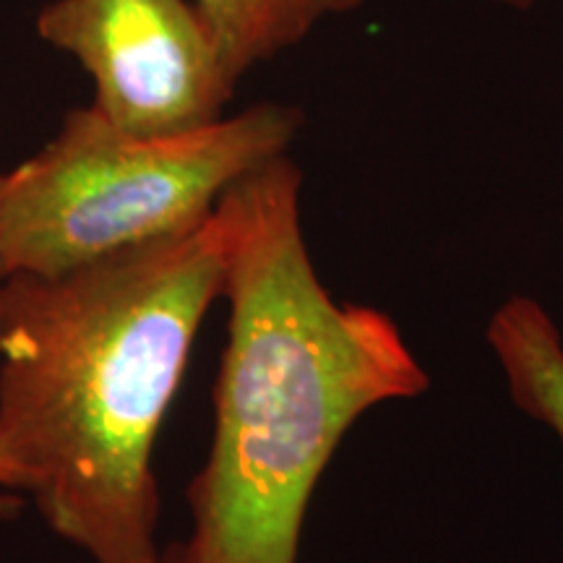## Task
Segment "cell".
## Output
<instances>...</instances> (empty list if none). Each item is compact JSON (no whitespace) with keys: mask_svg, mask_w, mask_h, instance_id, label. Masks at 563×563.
Returning a JSON list of instances; mask_svg holds the SVG:
<instances>
[{"mask_svg":"<svg viewBox=\"0 0 563 563\" xmlns=\"http://www.w3.org/2000/svg\"><path fill=\"white\" fill-rule=\"evenodd\" d=\"M222 287L217 209L81 269L0 279V454L91 563L159 559L154 443Z\"/></svg>","mask_w":563,"mask_h":563,"instance_id":"cell-1","label":"cell"},{"mask_svg":"<svg viewBox=\"0 0 563 563\" xmlns=\"http://www.w3.org/2000/svg\"><path fill=\"white\" fill-rule=\"evenodd\" d=\"M228 344L214 435L188 488L186 563H298L308 506L344 433L431 378L389 316L323 287L300 224V170L266 162L217 203Z\"/></svg>","mask_w":563,"mask_h":563,"instance_id":"cell-2","label":"cell"},{"mask_svg":"<svg viewBox=\"0 0 563 563\" xmlns=\"http://www.w3.org/2000/svg\"><path fill=\"white\" fill-rule=\"evenodd\" d=\"M302 123L256 104L178 136H133L76 108L37 154L0 175V279L74 272L201 224L238 180L282 157Z\"/></svg>","mask_w":563,"mask_h":563,"instance_id":"cell-3","label":"cell"},{"mask_svg":"<svg viewBox=\"0 0 563 563\" xmlns=\"http://www.w3.org/2000/svg\"><path fill=\"white\" fill-rule=\"evenodd\" d=\"M37 34L81 63L91 108L133 136L207 129L235 95V74L188 0H53Z\"/></svg>","mask_w":563,"mask_h":563,"instance_id":"cell-4","label":"cell"},{"mask_svg":"<svg viewBox=\"0 0 563 563\" xmlns=\"http://www.w3.org/2000/svg\"><path fill=\"white\" fill-rule=\"evenodd\" d=\"M488 344L514 405L563 443V340L545 308L525 295L509 298L493 313Z\"/></svg>","mask_w":563,"mask_h":563,"instance_id":"cell-5","label":"cell"},{"mask_svg":"<svg viewBox=\"0 0 563 563\" xmlns=\"http://www.w3.org/2000/svg\"><path fill=\"white\" fill-rule=\"evenodd\" d=\"M363 0H196L224 63L241 81L258 63L298 45L323 16Z\"/></svg>","mask_w":563,"mask_h":563,"instance_id":"cell-6","label":"cell"},{"mask_svg":"<svg viewBox=\"0 0 563 563\" xmlns=\"http://www.w3.org/2000/svg\"><path fill=\"white\" fill-rule=\"evenodd\" d=\"M13 490L16 488H13L11 467H9V462L3 460V454H0V522H3V519L16 517V514L21 511V506H24V501H21Z\"/></svg>","mask_w":563,"mask_h":563,"instance_id":"cell-7","label":"cell"},{"mask_svg":"<svg viewBox=\"0 0 563 563\" xmlns=\"http://www.w3.org/2000/svg\"><path fill=\"white\" fill-rule=\"evenodd\" d=\"M152 563H186V555H183L180 545H170L165 551H159V559Z\"/></svg>","mask_w":563,"mask_h":563,"instance_id":"cell-8","label":"cell"},{"mask_svg":"<svg viewBox=\"0 0 563 563\" xmlns=\"http://www.w3.org/2000/svg\"><path fill=\"white\" fill-rule=\"evenodd\" d=\"M498 3H504V5H514V9H527V5H530L532 0H498Z\"/></svg>","mask_w":563,"mask_h":563,"instance_id":"cell-9","label":"cell"}]
</instances>
